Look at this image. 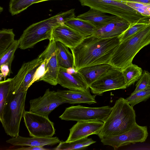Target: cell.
I'll return each mask as SVG.
<instances>
[{"instance_id":"obj_1","label":"cell","mask_w":150,"mask_h":150,"mask_svg":"<svg viewBox=\"0 0 150 150\" xmlns=\"http://www.w3.org/2000/svg\"><path fill=\"white\" fill-rule=\"evenodd\" d=\"M120 43L119 36L100 38L93 35L85 37L71 49L74 67L77 70L96 65L109 64Z\"/></svg>"},{"instance_id":"obj_2","label":"cell","mask_w":150,"mask_h":150,"mask_svg":"<svg viewBox=\"0 0 150 150\" xmlns=\"http://www.w3.org/2000/svg\"><path fill=\"white\" fill-rule=\"evenodd\" d=\"M112 108L110 114L97 135L100 139L122 134L137 124L133 107L126 99L120 98Z\"/></svg>"},{"instance_id":"obj_3","label":"cell","mask_w":150,"mask_h":150,"mask_svg":"<svg viewBox=\"0 0 150 150\" xmlns=\"http://www.w3.org/2000/svg\"><path fill=\"white\" fill-rule=\"evenodd\" d=\"M27 92L23 88H14L11 80L8 94L0 115V120L6 133L12 137L19 135L20 122L25 111Z\"/></svg>"},{"instance_id":"obj_4","label":"cell","mask_w":150,"mask_h":150,"mask_svg":"<svg viewBox=\"0 0 150 150\" xmlns=\"http://www.w3.org/2000/svg\"><path fill=\"white\" fill-rule=\"evenodd\" d=\"M72 15V12L70 10L31 24L24 30L18 40V47L25 50L32 47L42 40H50L53 29L61 23H64Z\"/></svg>"},{"instance_id":"obj_5","label":"cell","mask_w":150,"mask_h":150,"mask_svg":"<svg viewBox=\"0 0 150 150\" xmlns=\"http://www.w3.org/2000/svg\"><path fill=\"white\" fill-rule=\"evenodd\" d=\"M150 44V24L130 38L121 42L112 57L109 64L122 69L132 63L136 54Z\"/></svg>"},{"instance_id":"obj_6","label":"cell","mask_w":150,"mask_h":150,"mask_svg":"<svg viewBox=\"0 0 150 150\" xmlns=\"http://www.w3.org/2000/svg\"><path fill=\"white\" fill-rule=\"evenodd\" d=\"M81 6L120 17L132 23L145 16L119 0H79Z\"/></svg>"},{"instance_id":"obj_7","label":"cell","mask_w":150,"mask_h":150,"mask_svg":"<svg viewBox=\"0 0 150 150\" xmlns=\"http://www.w3.org/2000/svg\"><path fill=\"white\" fill-rule=\"evenodd\" d=\"M112 108L109 106L91 108L80 105L66 108L59 117L66 121H99L105 122L110 114Z\"/></svg>"},{"instance_id":"obj_8","label":"cell","mask_w":150,"mask_h":150,"mask_svg":"<svg viewBox=\"0 0 150 150\" xmlns=\"http://www.w3.org/2000/svg\"><path fill=\"white\" fill-rule=\"evenodd\" d=\"M127 88L122 69L112 67L89 86L92 93L102 95L111 90L125 89Z\"/></svg>"},{"instance_id":"obj_9","label":"cell","mask_w":150,"mask_h":150,"mask_svg":"<svg viewBox=\"0 0 150 150\" xmlns=\"http://www.w3.org/2000/svg\"><path fill=\"white\" fill-rule=\"evenodd\" d=\"M23 117L30 137H51L54 134V123L49 118L29 111H25Z\"/></svg>"},{"instance_id":"obj_10","label":"cell","mask_w":150,"mask_h":150,"mask_svg":"<svg viewBox=\"0 0 150 150\" xmlns=\"http://www.w3.org/2000/svg\"><path fill=\"white\" fill-rule=\"evenodd\" d=\"M148 136L147 127L137 125L132 129L122 134L101 139L104 145L112 146L114 150L130 144L145 142Z\"/></svg>"},{"instance_id":"obj_11","label":"cell","mask_w":150,"mask_h":150,"mask_svg":"<svg viewBox=\"0 0 150 150\" xmlns=\"http://www.w3.org/2000/svg\"><path fill=\"white\" fill-rule=\"evenodd\" d=\"M65 103H68V102L58 96L56 91L48 89L42 96L30 101L29 111L48 118L53 110Z\"/></svg>"},{"instance_id":"obj_12","label":"cell","mask_w":150,"mask_h":150,"mask_svg":"<svg viewBox=\"0 0 150 150\" xmlns=\"http://www.w3.org/2000/svg\"><path fill=\"white\" fill-rule=\"evenodd\" d=\"M57 82L62 87L70 90L85 91L89 89L83 76L74 67H60Z\"/></svg>"},{"instance_id":"obj_13","label":"cell","mask_w":150,"mask_h":150,"mask_svg":"<svg viewBox=\"0 0 150 150\" xmlns=\"http://www.w3.org/2000/svg\"><path fill=\"white\" fill-rule=\"evenodd\" d=\"M85 37L63 23L53 29L50 40L60 42L71 50L76 47Z\"/></svg>"},{"instance_id":"obj_14","label":"cell","mask_w":150,"mask_h":150,"mask_svg":"<svg viewBox=\"0 0 150 150\" xmlns=\"http://www.w3.org/2000/svg\"><path fill=\"white\" fill-rule=\"evenodd\" d=\"M103 124V122L99 121H78L69 129V134L66 141L72 142L88 137L91 135H98Z\"/></svg>"},{"instance_id":"obj_15","label":"cell","mask_w":150,"mask_h":150,"mask_svg":"<svg viewBox=\"0 0 150 150\" xmlns=\"http://www.w3.org/2000/svg\"><path fill=\"white\" fill-rule=\"evenodd\" d=\"M49 41L45 50L48 57L47 70L40 81H42L52 85L56 86L58 84L57 79L60 66L57 57L56 42L52 40Z\"/></svg>"},{"instance_id":"obj_16","label":"cell","mask_w":150,"mask_h":150,"mask_svg":"<svg viewBox=\"0 0 150 150\" xmlns=\"http://www.w3.org/2000/svg\"><path fill=\"white\" fill-rule=\"evenodd\" d=\"M130 23L118 16L107 24L98 29L92 35L100 38L119 36L129 27Z\"/></svg>"},{"instance_id":"obj_17","label":"cell","mask_w":150,"mask_h":150,"mask_svg":"<svg viewBox=\"0 0 150 150\" xmlns=\"http://www.w3.org/2000/svg\"><path fill=\"white\" fill-rule=\"evenodd\" d=\"M56 92L58 96L66 100L69 104L83 103L90 105L96 103V95H91L89 89L85 91L59 90Z\"/></svg>"},{"instance_id":"obj_18","label":"cell","mask_w":150,"mask_h":150,"mask_svg":"<svg viewBox=\"0 0 150 150\" xmlns=\"http://www.w3.org/2000/svg\"><path fill=\"white\" fill-rule=\"evenodd\" d=\"M60 141L57 137L41 138L35 137H25L18 135L6 141L7 143L14 146H43L52 145L59 143Z\"/></svg>"},{"instance_id":"obj_19","label":"cell","mask_w":150,"mask_h":150,"mask_svg":"<svg viewBox=\"0 0 150 150\" xmlns=\"http://www.w3.org/2000/svg\"><path fill=\"white\" fill-rule=\"evenodd\" d=\"M105 13L90 8L87 12L79 15L76 17L89 22L98 29L110 22L117 16L108 15Z\"/></svg>"},{"instance_id":"obj_20","label":"cell","mask_w":150,"mask_h":150,"mask_svg":"<svg viewBox=\"0 0 150 150\" xmlns=\"http://www.w3.org/2000/svg\"><path fill=\"white\" fill-rule=\"evenodd\" d=\"M112 67L109 64H103L85 67L78 70L83 76L89 87Z\"/></svg>"},{"instance_id":"obj_21","label":"cell","mask_w":150,"mask_h":150,"mask_svg":"<svg viewBox=\"0 0 150 150\" xmlns=\"http://www.w3.org/2000/svg\"><path fill=\"white\" fill-rule=\"evenodd\" d=\"M64 23L86 37L93 34L97 29L89 22L76 17L69 18Z\"/></svg>"},{"instance_id":"obj_22","label":"cell","mask_w":150,"mask_h":150,"mask_svg":"<svg viewBox=\"0 0 150 150\" xmlns=\"http://www.w3.org/2000/svg\"><path fill=\"white\" fill-rule=\"evenodd\" d=\"M57 57L60 67L66 68L74 67V59L68 47L59 42H56Z\"/></svg>"},{"instance_id":"obj_23","label":"cell","mask_w":150,"mask_h":150,"mask_svg":"<svg viewBox=\"0 0 150 150\" xmlns=\"http://www.w3.org/2000/svg\"><path fill=\"white\" fill-rule=\"evenodd\" d=\"M150 17L145 16L137 21L130 24L128 28L119 36L120 42L127 40L150 24Z\"/></svg>"},{"instance_id":"obj_24","label":"cell","mask_w":150,"mask_h":150,"mask_svg":"<svg viewBox=\"0 0 150 150\" xmlns=\"http://www.w3.org/2000/svg\"><path fill=\"white\" fill-rule=\"evenodd\" d=\"M96 142L88 137L70 142L60 141L59 145L53 149L69 150L83 149Z\"/></svg>"},{"instance_id":"obj_25","label":"cell","mask_w":150,"mask_h":150,"mask_svg":"<svg viewBox=\"0 0 150 150\" xmlns=\"http://www.w3.org/2000/svg\"><path fill=\"white\" fill-rule=\"evenodd\" d=\"M127 87L137 81L143 73L142 69L132 63L122 69Z\"/></svg>"},{"instance_id":"obj_26","label":"cell","mask_w":150,"mask_h":150,"mask_svg":"<svg viewBox=\"0 0 150 150\" xmlns=\"http://www.w3.org/2000/svg\"><path fill=\"white\" fill-rule=\"evenodd\" d=\"M40 0H10L9 11L12 16L17 15Z\"/></svg>"},{"instance_id":"obj_27","label":"cell","mask_w":150,"mask_h":150,"mask_svg":"<svg viewBox=\"0 0 150 150\" xmlns=\"http://www.w3.org/2000/svg\"><path fill=\"white\" fill-rule=\"evenodd\" d=\"M12 29H2L0 31V55L3 53L15 41Z\"/></svg>"},{"instance_id":"obj_28","label":"cell","mask_w":150,"mask_h":150,"mask_svg":"<svg viewBox=\"0 0 150 150\" xmlns=\"http://www.w3.org/2000/svg\"><path fill=\"white\" fill-rule=\"evenodd\" d=\"M18 40H15L13 42L3 53L0 55V65H8L11 71V65L14 58L15 52L19 46Z\"/></svg>"},{"instance_id":"obj_29","label":"cell","mask_w":150,"mask_h":150,"mask_svg":"<svg viewBox=\"0 0 150 150\" xmlns=\"http://www.w3.org/2000/svg\"><path fill=\"white\" fill-rule=\"evenodd\" d=\"M43 60L42 58L39 55L37 58L30 61V69L26 76L23 83V87L25 91H27L30 86V83L34 74L37 69Z\"/></svg>"},{"instance_id":"obj_30","label":"cell","mask_w":150,"mask_h":150,"mask_svg":"<svg viewBox=\"0 0 150 150\" xmlns=\"http://www.w3.org/2000/svg\"><path fill=\"white\" fill-rule=\"evenodd\" d=\"M150 97V86L143 90L134 94H131L126 99L129 103L133 107L140 102L146 100Z\"/></svg>"},{"instance_id":"obj_31","label":"cell","mask_w":150,"mask_h":150,"mask_svg":"<svg viewBox=\"0 0 150 150\" xmlns=\"http://www.w3.org/2000/svg\"><path fill=\"white\" fill-rule=\"evenodd\" d=\"M39 55L42 58L43 60L37 69L30 83V86L34 82L40 81L47 71L48 60V55L45 50Z\"/></svg>"},{"instance_id":"obj_32","label":"cell","mask_w":150,"mask_h":150,"mask_svg":"<svg viewBox=\"0 0 150 150\" xmlns=\"http://www.w3.org/2000/svg\"><path fill=\"white\" fill-rule=\"evenodd\" d=\"M12 78L0 82V115L3 111L9 91Z\"/></svg>"},{"instance_id":"obj_33","label":"cell","mask_w":150,"mask_h":150,"mask_svg":"<svg viewBox=\"0 0 150 150\" xmlns=\"http://www.w3.org/2000/svg\"><path fill=\"white\" fill-rule=\"evenodd\" d=\"M30 61L23 64L17 74L13 78L14 87L16 88H19L20 87L23 88V82L30 69Z\"/></svg>"},{"instance_id":"obj_34","label":"cell","mask_w":150,"mask_h":150,"mask_svg":"<svg viewBox=\"0 0 150 150\" xmlns=\"http://www.w3.org/2000/svg\"><path fill=\"white\" fill-rule=\"evenodd\" d=\"M149 86L150 73L148 71L144 70L136 84L135 89L132 94H134L138 91L143 90Z\"/></svg>"},{"instance_id":"obj_35","label":"cell","mask_w":150,"mask_h":150,"mask_svg":"<svg viewBox=\"0 0 150 150\" xmlns=\"http://www.w3.org/2000/svg\"><path fill=\"white\" fill-rule=\"evenodd\" d=\"M123 2L135 9L143 16L150 17V4L130 1Z\"/></svg>"},{"instance_id":"obj_36","label":"cell","mask_w":150,"mask_h":150,"mask_svg":"<svg viewBox=\"0 0 150 150\" xmlns=\"http://www.w3.org/2000/svg\"><path fill=\"white\" fill-rule=\"evenodd\" d=\"M0 81L1 78H3L4 80H6L7 76H9L12 73L8 65L6 64H4L0 65Z\"/></svg>"},{"instance_id":"obj_37","label":"cell","mask_w":150,"mask_h":150,"mask_svg":"<svg viewBox=\"0 0 150 150\" xmlns=\"http://www.w3.org/2000/svg\"><path fill=\"white\" fill-rule=\"evenodd\" d=\"M13 149L18 150H46L49 149L45 148L43 146H29L28 147H22Z\"/></svg>"},{"instance_id":"obj_38","label":"cell","mask_w":150,"mask_h":150,"mask_svg":"<svg viewBox=\"0 0 150 150\" xmlns=\"http://www.w3.org/2000/svg\"><path fill=\"white\" fill-rule=\"evenodd\" d=\"M122 1H130L150 5V0H120Z\"/></svg>"},{"instance_id":"obj_39","label":"cell","mask_w":150,"mask_h":150,"mask_svg":"<svg viewBox=\"0 0 150 150\" xmlns=\"http://www.w3.org/2000/svg\"><path fill=\"white\" fill-rule=\"evenodd\" d=\"M49 0H40L39 1L38 3L39 2H41L42 1H47Z\"/></svg>"},{"instance_id":"obj_40","label":"cell","mask_w":150,"mask_h":150,"mask_svg":"<svg viewBox=\"0 0 150 150\" xmlns=\"http://www.w3.org/2000/svg\"></svg>"}]
</instances>
